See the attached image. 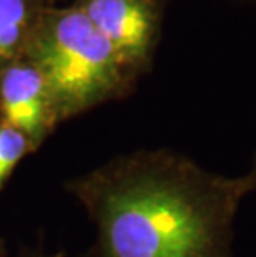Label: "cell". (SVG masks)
<instances>
[{
  "label": "cell",
  "mask_w": 256,
  "mask_h": 257,
  "mask_svg": "<svg viewBox=\"0 0 256 257\" xmlns=\"http://www.w3.org/2000/svg\"><path fill=\"white\" fill-rule=\"evenodd\" d=\"M0 121L24 135L35 153L62 124L45 76L27 57L0 73Z\"/></svg>",
  "instance_id": "277c9868"
},
{
  "label": "cell",
  "mask_w": 256,
  "mask_h": 257,
  "mask_svg": "<svg viewBox=\"0 0 256 257\" xmlns=\"http://www.w3.org/2000/svg\"><path fill=\"white\" fill-rule=\"evenodd\" d=\"M43 0H0V73L25 57L43 10Z\"/></svg>",
  "instance_id": "5b68a950"
},
{
  "label": "cell",
  "mask_w": 256,
  "mask_h": 257,
  "mask_svg": "<svg viewBox=\"0 0 256 257\" xmlns=\"http://www.w3.org/2000/svg\"><path fill=\"white\" fill-rule=\"evenodd\" d=\"M65 189L97 229L89 257H233V221L251 174L205 171L170 150H138L72 178Z\"/></svg>",
  "instance_id": "6da1fadb"
},
{
  "label": "cell",
  "mask_w": 256,
  "mask_h": 257,
  "mask_svg": "<svg viewBox=\"0 0 256 257\" xmlns=\"http://www.w3.org/2000/svg\"><path fill=\"white\" fill-rule=\"evenodd\" d=\"M0 257H10V252H9V245H7V240H5L2 236H0Z\"/></svg>",
  "instance_id": "ba28073f"
},
{
  "label": "cell",
  "mask_w": 256,
  "mask_h": 257,
  "mask_svg": "<svg viewBox=\"0 0 256 257\" xmlns=\"http://www.w3.org/2000/svg\"><path fill=\"white\" fill-rule=\"evenodd\" d=\"M45 4H48V5H60L62 2H65V0H43Z\"/></svg>",
  "instance_id": "9c48e42d"
},
{
  "label": "cell",
  "mask_w": 256,
  "mask_h": 257,
  "mask_svg": "<svg viewBox=\"0 0 256 257\" xmlns=\"http://www.w3.org/2000/svg\"><path fill=\"white\" fill-rule=\"evenodd\" d=\"M25 57L45 76L60 123L135 90L113 47L72 4L43 10Z\"/></svg>",
  "instance_id": "7a4b0ae2"
},
{
  "label": "cell",
  "mask_w": 256,
  "mask_h": 257,
  "mask_svg": "<svg viewBox=\"0 0 256 257\" xmlns=\"http://www.w3.org/2000/svg\"><path fill=\"white\" fill-rule=\"evenodd\" d=\"M113 47L135 81L153 65L161 38L165 0H70Z\"/></svg>",
  "instance_id": "3957f363"
},
{
  "label": "cell",
  "mask_w": 256,
  "mask_h": 257,
  "mask_svg": "<svg viewBox=\"0 0 256 257\" xmlns=\"http://www.w3.org/2000/svg\"><path fill=\"white\" fill-rule=\"evenodd\" d=\"M35 150L30 141L17 130L0 121V191L9 181L12 173L29 155Z\"/></svg>",
  "instance_id": "8992f818"
},
{
  "label": "cell",
  "mask_w": 256,
  "mask_h": 257,
  "mask_svg": "<svg viewBox=\"0 0 256 257\" xmlns=\"http://www.w3.org/2000/svg\"><path fill=\"white\" fill-rule=\"evenodd\" d=\"M249 174L253 176V179H254V184H256V163H254V166H253V169L249 171Z\"/></svg>",
  "instance_id": "30bf717a"
},
{
  "label": "cell",
  "mask_w": 256,
  "mask_h": 257,
  "mask_svg": "<svg viewBox=\"0 0 256 257\" xmlns=\"http://www.w3.org/2000/svg\"><path fill=\"white\" fill-rule=\"evenodd\" d=\"M15 257H65L63 252H53V250H47L43 245H32V247L20 249Z\"/></svg>",
  "instance_id": "52a82bcc"
}]
</instances>
